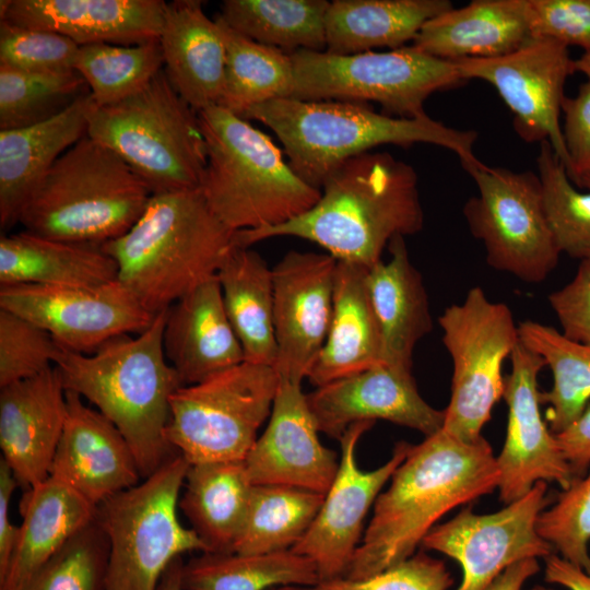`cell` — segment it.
<instances>
[{
  "mask_svg": "<svg viewBox=\"0 0 590 590\" xmlns=\"http://www.w3.org/2000/svg\"><path fill=\"white\" fill-rule=\"evenodd\" d=\"M306 397L318 430L337 439L359 421L385 420L425 437L445 422V411L420 394L412 370L387 364L317 387Z\"/></svg>",
  "mask_w": 590,
  "mask_h": 590,
  "instance_id": "21",
  "label": "cell"
},
{
  "mask_svg": "<svg viewBox=\"0 0 590 590\" xmlns=\"http://www.w3.org/2000/svg\"><path fill=\"white\" fill-rule=\"evenodd\" d=\"M216 279L245 361L274 367L272 268L250 247L235 245L221 264Z\"/></svg>",
  "mask_w": 590,
  "mask_h": 590,
  "instance_id": "34",
  "label": "cell"
},
{
  "mask_svg": "<svg viewBox=\"0 0 590 590\" xmlns=\"http://www.w3.org/2000/svg\"><path fill=\"white\" fill-rule=\"evenodd\" d=\"M323 498V494L295 486L253 485L233 552L266 554L292 550L310 528Z\"/></svg>",
  "mask_w": 590,
  "mask_h": 590,
  "instance_id": "40",
  "label": "cell"
},
{
  "mask_svg": "<svg viewBox=\"0 0 590 590\" xmlns=\"http://www.w3.org/2000/svg\"><path fill=\"white\" fill-rule=\"evenodd\" d=\"M452 7L448 0H334L326 14L324 51L353 55L403 47L425 22Z\"/></svg>",
  "mask_w": 590,
  "mask_h": 590,
  "instance_id": "33",
  "label": "cell"
},
{
  "mask_svg": "<svg viewBox=\"0 0 590 590\" xmlns=\"http://www.w3.org/2000/svg\"><path fill=\"white\" fill-rule=\"evenodd\" d=\"M489 442L462 441L442 428L412 445L374 504L373 517L343 577L363 579L414 555L438 520L498 487Z\"/></svg>",
  "mask_w": 590,
  "mask_h": 590,
  "instance_id": "1",
  "label": "cell"
},
{
  "mask_svg": "<svg viewBox=\"0 0 590 590\" xmlns=\"http://www.w3.org/2000/svg\"><path fill=\"white\" fill-rule=\"evenodd\" d=\"M0 308L46 330L63 349L90 354L108 340L141 333L149 312L118 280L98 286H0Z\"/></svg>",
  "mask_w": 590,
  "mask_h": 590,
  "instance_id": "16",
  "label": "cell"
},
{
  "mask_svg": "<svg viewBox=\"0 0 590 590\" xmlns=\"http://www.w3.org/2000/svg\"><path fill=\"white\" fill-rule=\"evenodd\" d=\"M271 590H276V588H275V589H271Z\"/></svg>",
  "mask_w": 590,
  "mask_h": 590,
  "instance_id": "60",
  "label": "cell"
},
{
  "mask_svg": "<svg viewBox=\"0 0 590 590\" xmlns=\"http://www.w3.org/2000/svg\"><path fill=\"white\" fill-rule=\"evenodd\" d=\"M87 135L126 162L152 194L201 186L206 149L198 113L164 69L119 103L99 107L92 99Z\"/></svg>",
  "mask_w": 590,
  "mask_h": 590,
  "instance_id": "8",
  "label": "cell"
},
{
  "mask_svg": "<svg viewBox=\"0 0 590 590\" xmlns=\"http://www.w3.org/2000/svg\"><path fill=\"white\" fill-rule=\"evenodd\" d=\"M87 91L75 70L28 72L0 64V130L45 121Z\"/></svg>",
  "mask_w": 590,
  "mask_h": 590,
  "instance_id": "42",
  "label": "cell"
},
{
  "mask_svg": "<svg viewBox=\"0 0 590 590\" xmlns=\"http://www.w3.org/2000/svg\"><path fill=\"white\" fill-rule=\"evenodd\" d=\"M529 590H554L552 588H548V587H544V586H535Z\"/></svg>",
  "mask_w": 590,
  "mask_h": 590,
  "instance_id": "59",
  "label": "cell"
},
{
  "mask_svg": "<svg viewBox=\"0 0 590 590\" xmlns=\"http://www.w3.org/2000/svg\"><path fill=\"white\" fill-rule=\"evenodd\" d=\"M539 570L538 558L520 560L504 570L487 590H521L526 581Z\"/></svg>",
  "mask_w": 590,
  "mask_h": 590,
  "instance_id": "55",
  "label": "cell"
},
{
  "mask_svg": "<svg viewBox=\"0 0 590 590\" xmlns=\"http://www.w3.org/2000/svg\"><path fill=\"white\" fill-rule=\"evenodd\" d=\"M375 421L350 425L340 437L341 457L333 482L304 538L292 548L316 566L320 581L343 577L361 544L365 517L384 485L405 459L411 444L399 441L381 467L364 471L356 461V447Z\"/></svg>",
  "mask_w": 590,
  "mask_h": 590,
  "instance_id": "17",
  "label": "cell"
},
{
  "mask_svg": "<svg viewBox=\"0 0 590 590\" xmlns=\"http://www.w3.org/2000/svg\"><path fill=\"white\" fill-rule=\"evenodd\" d=\"M548 304L565 337L590 344V259L580 261L573 280L548 295Z\"/></svg>",
  "mask_w": 590,
  "mask_h": 590,
  "instance_id": "50",
  "label": "cell"
},
{
  "mask_svg": "<svg viewBox=\"0 0 590 590\" xmlns=\"http://www.w3.org/2000/svg\"><path fill=\"white\" fill-rule=\"evenodd\" d=\"M387 248L389 260L367 269V288L380 330L382 363L412 370L413 351L433 329L428 295L404 236H394Z\"/></svg>",
  "mask_w": 590,
  "mask_h": 590,
  "instance_id": "28",
  "label": "cell"
},
{
  "mask_svg": "<svg viewBox=\"0 0 590 590\" xmlns=\"http://www.w3.org/2000/svg\"><path fill=\"white\" fill-rule=\"evenodd\" d=\"M226 49L225 78L219 106L243 117L253 106L292 96L294 68L284 51L259 44L214 19Z\"/></svg>",
  "mask_w": 590,
  "mask_h": 590,
  "instance_id": "38",
  "label": "cell"
},
{
  "mask_svg": "<svg viewBox=\"0 0 590 590\" xmlns=\"http://www.w3.org/2000/svg\"><path fill=\"white\" fill-rule=\"evenodd\" d=\"M562 113V131L569 158L567 174L576 184L590 173V80L579 86L576 96L564 98Z\"/></svg>",
  "mask_w": 590,
  "mask_h": 590,
  "instance_id": "51",
  "label": "cell"
},
{
  "mask_svg": "<svg viewBox=\"0 0 590 590\" xmlns=\"http://www.w3.org/2000/svg\"><path fill=\"white\" fill-rule=\"evenodd\" d=\"M151 196L126 162L86 134L51 166L19 223L42 237L102 245L127 233Z\"/></svg>",
  "mask_w": 590,
  "mask_h": 590,
  "instance_id": "7",
  "label": "cell"
},
{
  "mask_svg": "<svg viewBox=\"0 0 590 590\" xmlns=\"http://www.w3.org/2000/svg\"><path fill=\"white\" fill-rule=\"evenodd\" d=\"M531 38L590 50V0H527Z\"/></svg>",
  "mask_w": 590,
  "mask_h": 590,
  "instance_id": "49",
  "label": "cell"
},
{
  "mask_svg": "<svg viewBox=\"0 0 590 590\" xmlns=\"http://www.w3.org/2000/svg\"><path fill=\"white\" fill-rule=\"evenodd\" d=\"M165 4L162 0H1L0 17L63 35L79 46H131L158 39Z\"/></svg>",
  "mask_w": 590,
  "mask_h": 590,
  "instance_id": "24",
  "label": "cell"
},
{
  "mask_svg": "<svg viewBox=\"0 0 590 590\" xmlns=\"http://www.w3.org/2000/svg\"><path fill=\"white\" fill-rule=\"evenodd\" d=\"M338 260L329 253L291 250L272 268L274 369L303 381L329 331Z\"/></svg>",
  "mask_w": 590,
  "mask_h": 590,
  "instance_id": "19",
  "label": "cell"
},
{
  "mask_svg": "<svg viewBox=\"0 0 590 590\" xmlns=\"http://www.w3.org/2000/svg\"><path fill=\"white\" fill-rule=\"evenodd\" d=\"M580 188H587L590 191V173L582 176L577 182Z\"/></svg>",
  "mask_w": 590,
  "mask_h": 590,
  "instance_id": "58",
  "label": "cell"
},
{
  "mask_svg": "<svg viewBox=\"0 0 590 590\" xmlns=\"http://www.w3.org/2000/svg\"><path fill=\"white\" fill-rule=\"evenodd\" d=\"M536 529L562 558L590 575V468L540 514Z\"/></svg>",
  "mask_w": 590,
  "mask_h": 590,
  "instance_id": "45",
  "label": "cell"
},
{
  "mask_svg": "<svg viewBox=\"0 0 590 590\" xmlns=\"http://www.w3.org/2000/svg\"><path fill=\"white\" fill-rule=\"evenodd\" d=\"M182 564L181 557L173 560L162 576L157 590H186L181 581Z\"/></svg>",
  "mask_w": 590,
  "mask_h": 590,
  "instance_id": "56",
  "label": "cell"
},
{
  "mask_svg": "<svg viewBox=\"0 0 590 590\" xmlns=\"http://www.w3.org/2000/svg\"><path fill=\"white\" fill-rule=\"evenodd\" d=\"M463 81L483 80L495 87L514 114V127L527 142L547 141L569 168L559 123L564 85L575 72L568 47L546 38H531L517 50L493 58L452 61Z\"/></svg>",
  "mask_w": 590,
  "mask_h": 590,
  "instance_id": "15",
  "label": "cell"
},
{
  "mask_svg": "<svg viewBox=\"0 0 590 590\" xmlns=\"http://www.w3.org/2000/svg\"><path fill=\"white\" fill-rule=\"evenodd\" d=\"M189 468L177 452L142 482L96 507L94 520L109 546L105 590H157L173 560L187 552H208L177 516Z\"/></svg>",
  "mask_w": 590,
  "mask_h": 590,
  "instance_id": "9",
  "label": "cell"
},
{
  "mask_svg": "<svg viewBox=\"0 0 590 590\" xmlns=\"http://www.w3.org/2000/svg\"><path fill=\"white\" fill-rule=\"evenodd\" d=\"M441 341L452 361L450 400L442 429L467 442L482 437L492 410L503 398V363L520 342L510 308L491 300L481 286L438 317Z\"/></svg>",
  "mask_w": 590,
  "mask_h": 590,
  "instance_id": "12",
  "label": "cell"
},
{
  "mask_svg": "<svg viewBox=\"0 0 590 590\" xmlns=\"http://www.w3.org/2000/svg\"><path fill=\"white\" fill-rule=\"evenodd\" d=\"M20 511L19 538L0 590H21L74 534L94 521L96 507L49 476L25 491Z\"/></svg>",
  "mask_w": 590,
  "mask_h": 590,
  "instance_id": "31",
  "label": "cell"
},
{
  "mask_svg": "<svg viewBox=\"0 0 590 590\" xmlns=\"http://www.w3.org/2000/svg\"><path fill=\"white\" fill-rule=\"evenodd\" d=\"M327 0H224L221 17L233 30L287 55L326 50Z\"/></svg>",
  "mask_w": 590,
  "mask_h": 590,
  "instance_id": "37",
  "label": "cell"
},
{
  "mask_svg": "<svg viewBox=\"0 0 590 590\" xmlns=\"http://www.w3.org/2000/svg\"><path fill=\"white\" fill-rule=\"evenodd\" d=\"M583 73L588 80H590V50L585 51V54L575 60V72Z\"/></svg>",
  "mask_w": 590,
  "mask_h": 590,
  "instance_id": "57",
  "label": "cell"
},
{
  "mask_svg": "<svg viewBox=\"0 0 590 590\" xmlns=\"http://www.w3.org/2000/svg\"><path fill=\"white\" fill-rule=\"evenodd\" d=\"M186 590H271L314 586L320 581L315 564L292 550L240 554L204 552L184 563Z\"/></svg>",
  "mask_w": 590,
  "mask_h": 590,
  "instance_id": "36",
  "label": "cell"
},
{
  "mask_svg": "<svg viewBox=\"0 0 590 590\" xmlns=\"http://www.w3.org/2000/svg\"><path fill=\"white\" fill-rule=\"evenodd\" d=\"M503 398L508 406L506 437L496 457L499 499L505 505L526 495L535 483L555 482L567 489L574 476L541 414L538 376L544 359L521 342L510 355Z\"/></svg>",
  "mask_w": 590,
  "mask_h": 590,
  "instance_id": "18",
  "label": "cell"
},
{
  "mask_svg": "<svg viewBox=\"0 0 590 590\" xmlns=\"http://www.w3.org/2000/svg\"><path fill=\"white\" fill-rule=\"evenodd\" d=\"M555 437L574 479L583 476L590 468V403L577 420Z\"/></svg>",
  "mask_w": 590,
  "mask_h": 590,
  "instance_id": "52",
  "label": "cell"
},
{
  "mask_svg": "<svg viewBox=\"0 0 590 590\" xmlns=\"http://www.w3.org/2000/svg\"><path fill=\"white\" fill-rule=\"evenodd\" d=\"M202 3H166L158 37L168 80L197 113L220 104L226 62L221 30L206 16Z\"/></svg>",
  "mask_w": 590,
  "mask_h": 590,
  "instance_id": "27",
  "label": "cell"
},
{
  "mask_svg": "<svg viewBox=\"0 0 590 590\" xmlns=\"http://www.w3.org/2000/svg\"><path fill=\"white\" fill-rule=\"evenodd\" d=\"M520 342L541 356L553 374V386L540 393L547 404L546 422L553 434L568 427L590 401V344L565 337L534 320L518 323Z\"/></svg>",
  "mask_w": 590,
  "mask_h": 590,
  "instance_id": "39",
  "label": "cell"
},
{
  "mask_svg": "<svg viewBox=\"0 0 590 590\" xmlns=\"http://www.w3.org/2000/svg\"><path fill=\"white\" fill-rule=\"evenodd\" d=\"M66 398L67 416L49 476L97 507L137 485L142 476L119 429L78 393L66 391Z\"/></svg>",
  "mask_w": 590,
  "mask_h": 590,
  "instance_id": "22",
  "label": "cell"
},
{
  "mask_svg": "<svg viewBox=\"0 0 590 590\" xmlns=\"http://www.w3.org/2000/svg\"><path fill=\"white\" fill-rule=\"evenodd\" d=\"M530 39L527 0H473L425 22L412 45L455 61L504 56Z\"/></svg>",
  "mask_w": 590,
  "mask_h": 590,
  "instance_id": "29",
  "label": "cell"
},
{
  "mask_svg": "<svg viewBox=\"0 0 590 590\" xmlns=\"http://www.w3.org/2000/svg\"><path fill=\"white\" fill-rule=\"evenodd\" d=\"M206 149L200 190L213 213L233 232L286 223L320 199L275 143L247 119L219 105L198 111Z\"/></svg>",
  "mask_w": 590,
  "mask_h": 590,
  "instance_id": "6",
  "label": "cell"
},
{
  "mask_svg": "<svg viewBox=\"0 0 590 590\" xmlns=\"http://www.w3.org/2000/svg\"><path fill=\"white\" fill-rule=\"evenodd\" d=\"M16 485L10 467L0 459V579L7 573L20 532V527L10 520V500Z\"/></svg>",
  "mask_w": 590,
  "mask_h": 590,
  "instance_id": "53",
  "label": "cell"
},
{
  "mask_svg": "<svg viewBox=\"0 0 590 590\" xmlns=\"http://www.w3.org/2000/svg\"><path fill=\"white\" fill-rule=\"evenodd\" d=\"M67 416V398L59 369L0 388L1 459L26 489L49 477Z\"/></svg>",
  "mask_w": 590,
  "mask_h": 590,
  "instance_id": "23",
  "label": "cell"
},
{
  "mask_svg": "<svg viewBox=\"0 0 590 590\" xmlns=\"http://www.w3.org/2000/svg\"><path fill=\"white\" fill-rule=\"evenodd\" d=\"M546 492L547 483L540 481L498 511L480 515L468 506L435 526L421 545L459 563L462 581L457 590H487L509 566L553 554L536 529L540 514L552 502Z\"/></svg>",
  "mask_w": 590,
  "mask_h": 590,
  "instance_id": "14",
  "label": "cell"
},
{
  "mask_svg": "<svg viewBox=\"0 0 590 590\" xmlns=\"http://www.w3.org/2000/svg\"><path fill=\"white\" fill-rule=\"evenodd\" d=\"M163 347L182 386L201 382L245 361L216 278L167 309Z\"/></svg>",
  "mask_w": 590,
  "mask_h": 590,
  "instance_id": "25",
  "label": "cell"
},
{
  "mask_svg": "<svg viewBox=\"0 0 590 590\" xmlns=\"http://www.w3.org/2000/svg\"><path fill=\"white\" fill-rule=\"evenodd\" d=\"M243 118L269 127L293 170L320 190L344 161L384 144L438 145L452 151L463 168L481 162L473 150L475 131L448 127L428 115L392 117L364 103L278 98L253 106Z\"/></svg>",
  "mask_w": 590,
  "mask_h": 590,
  "instance_id": "5",
  "label": "cell"
},
{
  "mask_svg": "<svg viewBox=\"0 0 590 590\" xmlns=\"http://www.w3.org/2000/svg\"><path fill=\"white\" fill-rule=\"evenodd\" d=\"M424 212L415 169L388 152H365L334 168L319 201L276 226L235 233V245L292 236L321 246L338 261L370 268L390 240L422 231Z\"/></svg>",
  "mask_w": 590,
  "mask_h": 590,
  "instance_id": "2",
  "label": "cell"
},
{
  "mask_svg": "<svg viewBox=\"0 0 590 590\" xmlns=\"http://www.w3.org/2000/svg\"><path fill=\"white\" fill-rule=\"evenodd\" d=\"M279 386L273 366L244 361L170 398L166 439L191 464L244 461L270 417Z\"/></svg>",
  "mask_w": 590,
  "mask_h": 590,
  "instance_id": "11",
  "label": "cell"
},
{
  "mask_svg": "<svg viewBox=\"0 0 590 590\" xmlns=\"http://www.w3.org/2000/svg\"><path fill=\"white\" fill-rule=\"evenodd\" d=\"M546 221L560 253L590 259V191L577 189L547 141L536 157Z\"/></svg>",
  "mask_w": 590,
  "mask_h": 590,
  "instance_id": "43",
  "label": "cell"
},
{
  "mask_svg": "<svg viewBox=\"0 0 590 590\" xmlns=\"http://www.w3.org/2000/svg\"><path fill=\"white\" fill-rule=\"evenodd\" d=\"M318 433L302 381L279 377L268 426L244 460L250 482L326 495L340 460L320 442Z\"/></svg>",
  "mask_w": 590,
  "mask_h": 590,
  "instance_id": "20",
  "label": "cell"
},
{
  "mask_svg": "<svg viewBox=\"0 0 590 590\" xmlns=\"http://www.w3.org/2000/svg\"><path fill=\"white\" fill-rule=\"evenodd\" d=\"M164 69L160 40L122 46H79L74 70L84 79L93 103L108 106L144 88Z\"/></svg>",
  "mask_w": 590,
  "mask_h": 590,
  "instance_id": "41",
  "label": "cell"
},
{
  "mask_svg": "<svg viewBox=\"0 0 590 590\" xmlns=\"http://www.w3.org/2000/svg\"><path fill=\"white\" fill-rule=\"evenodd\" d=\"M367 269L338 261L329 331L307 375L316 388L384 364L380 330L366 283Z\"/></svg>",
  "mask_w": 590,
  "mask_h": 590,
  "instance_id": "30",
  "label": "cell"
},
{
  "mask_svg": "<svg viewBox=\"0 0 590 590\" xmlns=\"http://www.w3.org/2000/svg\"><path fill=\"white\" fill-rule=\"evenodd\" d=\"M90 91L58 115L17 129L0 130V225L20 215L56 161L87 134Z\"/></svg>",
  "mask_w": 590,
  "mask_h": 590,
  "instance_id": "26",
  "label": "cell"
},
{
  "mask_svg": "<svg viewBox=\"0 0 590 590\" xmlns=\"http://www.w3.org/2000/svg\"><path fill=\"white\" fill-rule=\"evenodd\" d=\"M464 169L477 194L468 200L463 213L484 246L487 264L527 283L544 281L560 252L546 221L539 176L482 162Z\"/></svg>",
  "mask_w": 590,
  "mask_h": 590,
  "instance_id": "13",
  "label": "cell"
},
{
  "mask_svg": "<svg viewBox=\"0 0 590 590\" xmlns=\"http://www.w3.org/2000/svg\"><path fill=\"white\" fill-rule=\"evenodd\" d=\"M79 51L70 38L0 22V64L28 72L73 71Z\"/></svg>",
  "mask_w": 590,
  "mask_h": 590,
  "instance_id": "47",
  "label": "cell"
},
{
  "mask_svg": "<svg viewBox=\"0 0 590 590\" xmlns=\"http://www.w3.org/2000/svg\"><path fill=\"white\" fill-rule=\"evenodd\" d=\"M167 309L135 338H113L90 354L62 347L55 363L66 391L87 400L119 429L142 477L178 452L165 435L170 398L182 386L164 353Z\"/></svg>",
  "mask_w": 590,
  "mask_h": 590,
  "instance_id": "3",
  "label": "cell"
},
{
  "mask_svg": "<svg viewBox=\"0 0 590 590\" xmlns=\"http://www.w3.org/2000/svg\"><path fill=\"white\" fill-rule=\"evenodd\" d=\"M118 280L102 245L71 243L28 232L0 238V286H98Z\"/></svg>",
  "mask_w": 590,
  "mask_h": 590,
  "instance_id": "32",
  "label": "cell"
},
{
  "mask_svg": "<svg viewBox=\"0 0 590 590\" xmlns=\"http://www.w3.org/2000/svg\"><path fill=\"white\" fill-rule=\"evenodd\" d=\"M292 98L300 101L375 102L388 114L414 118L427 115L425 101L463 81L452 61L403 46L389 51L333 55L298 50Z\"/></svg>",
  "mask_w": 590,
  "mask_h": 590,
  "instance_id": "10",
  "label": "cell"
},
{
  "mask_svg": "<svg viewBox=\"0 0 590 590\" xmlns=\"http://www.w3.org/2000/svg\"><path fill=\"white\" fill-rule=\"evenodd\" d=\"M234 246L200 189L152 194L127 233L102 244L118 281L154 316L216 278Z\"/></svg>",
  "mask_w": 590,
  "mask_h": 590,
  "instance_id": "4",
  "label": "cell"
},
{
  "mask_svg": "<svg viewBox=\"0 0 590 590\" xmlns=\"http://www.w3.org/2000/svg\"><path fill=\"white\" fill-rule=\"evenodd\" d=\"M61 350L42 327L0 308V388L52 367Z\"/></svg>",
  "mask_w": 590,
  "mask_h": 590,
  "instance_id": "46",
  "label": "cell"
},
{
  "mask_svg": "<svg viewBox=\"0 0 590 590\" xmlns=\"http://www.w3.org/2000/svg\"><path fill=\"white\" fill-rule=\"evenodd\" d=\"M544 560L545 581L559 585L568 590H590V575L580 567L554 554Z\"/></svg>",
  "mask_w": 590,
  "mask_h": 590,
  "instance_id": "54",
  "label": "cell"
},
{
  "mask_svg": "<svg viewBox=\"0 0 590 590\" xmlns=\"http://www.w3.org/2000/svg\"><path fill=\"white\" fill-rule=\"evenodd\" d=\"M453 583L446 564L421 551L370 577H339L314 586H286L276 590H448Z\"/></svg>",
  "mask_w": 590,
  "mask_h": 590,
  "instance_id": "48",
  "label": "cell"
},
{
  "mask_svg": "<svg viewBox=\"0 0 590 590\" xmlns=\"http://www.w3.org/2000/svg\"><path fill=\"white\" fill-rule=\"evenodd\" d=\"M179 507L208 552H233L244 526L253 484L244 461L191 464Z\"/></svg>",
  "mask_w": 590,
  "mask_h": 590,
  "instance_id": "35",
  "label": "cell"
},
{
  "mask_svg": "<svg viewBox=\"0 0 590 590\" xmlns=\"http://www.w3.org/2000/svg\"><path fill=\"white\" fill-rule=\"evenodd\" d=\"M108 541L92 521L74 534L21 590H105Z\"/></svg>",
  "mask_w": 590,
  "mask_h": 590,
  "instance_id": "44",
  "label": "cell"
}]
</instances>
